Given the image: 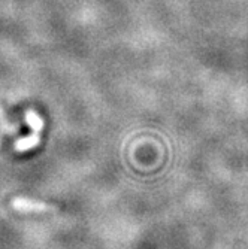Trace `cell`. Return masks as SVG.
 I'll return each instance as SVG.
<instances>
[{"instance_id":"6da1fadb","label":"cell","mask_w":248,"mask_h":249,"mask_svg":"<svg viewBox=\"0 0 248 249\" xmlns=\"http://www.w3.org/2000/svg\"><path fill=\"white\" fill-rule=\"evenodd\" d=\"M26 121L29 124V127L32 128V133L29 136L22 139H18L14 145H15V151L17 152H27L30 149H35L39 143H40V134L43 130V118H40V115L38 112H35L33 109L26 112Z\"/></svg>"},{"instance_id":"7a4b0ae2","label":"cell","mask_w":248,"mask_h":249,"mask_svg":"<svg viewBox=\"0 0 248 249\" xmlns=\"http://www.w3.org/2000/svg\"><path fill=\"white\" fill-rule=\"evenodd\" d=\"M12 208L22 213H45V212H56V208L43 201H36L24 197H17L12 200Z\"/></svg>"},{"instance_id":"3957f363","label":"cell","mask_w":248,"mask_h":249,"mask_svg":"<svg viewBox=\"0 0 248 249\" xmlns=\"http://www.w3.org/2000/svg\"><path fill=\"white\" fill-rule=\"evenodd\" d=\"M17 130H18L17 125L8 124V121L2 117V114H0V141H2V136H5V134H15Z\"/></svg>"}]
</instances>
